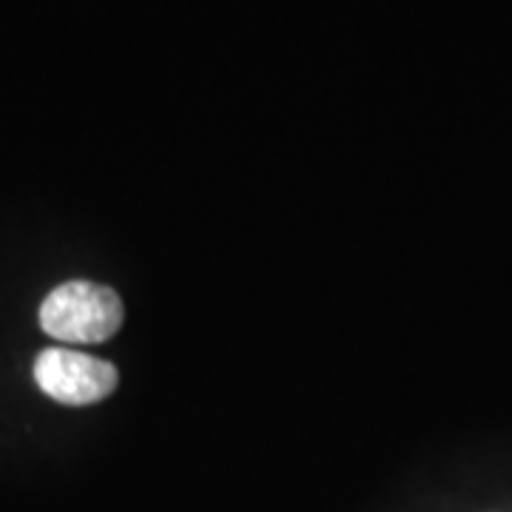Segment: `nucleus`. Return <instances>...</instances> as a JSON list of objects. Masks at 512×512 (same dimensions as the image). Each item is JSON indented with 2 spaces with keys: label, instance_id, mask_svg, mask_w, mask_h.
<instances>
[{
  "label": "nucleus",
  "instance_id": "nucleus-1",
  "mask_svg": "<svg viewBox=\"0 0 512 512\" xmlns=\"http://www.w3.org/2000/svg\"><path fill=\"white\" fill-rule=\"evenodd\" d=\"M123 302L106 285L74 279L63 282L40 305V328L57 342L97 345L123 325Z\"/></svg>",
  "mask_w": 512,
  "mask_h": 512
},
{
  "label": "nucleus",
  "instance_id": "nucleus-2",
  "mask_svg": "<svg viewBox=\"0 0 512 512\" xmlns=\"http://www.w3.org/2000/svg\"><path fill=\"white\" fill-rule=\"evenodd\" d=\"M37 387L60 404H97L117 390V367L89 353L69 348H49L35 362Z\"/></svg>",
  "mask_w": 512,
  "mask_h": 512
}]
</instances>
